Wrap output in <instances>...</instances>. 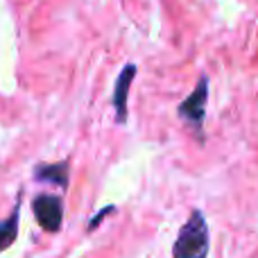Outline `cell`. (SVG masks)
I'll return each mask as SVG.
<instances>
[{
    "label": "cell",
    "mask_w": 258,
    "mask_h": 258,
    "mask_svg": "<svg viewBox=\"0 0 258 258\" xmlns=\"http://www.w3.org/2000/svg\"><path fill=\"white\" fill-rule=\"evenodd\" d=\"M209 224L202 211L192 209L172 245V258H206L209 256Z\"/></svg>",
    "instance_id": "cell-1"
},
{
    "label": "cell",
    "mask_w": 258,
    "mask_h": 258,
    "mask_svg": "<svg viewBox=\"0 0 258 258\" xmlns=\"http://www.w3.org/2000/svg\"><path fill=\"white\" fill-rule=\"evenodd\" d=\"M109 213H113V206H104V209H102V211H100V213H98V215H95V218H91V222H89V231H93V229H95V227H98V224H100V222H102V220H104V218H107V215H109Z\"/></svg>",
    "instance_id": "cell-7"
},
{
    "label": "cell",
    "mask_w": 258,
    "mask_h": 258,
    "mask_svg": "<svg viewBox=\"0 0 258 258\" xmlns=\"http://www.w3.org/2000/svg\"><path fill=\"white\" fill-rule=\"evenodd\" d=\"M68 161H59V163H41L34 168V179L36 181H45V183H54L59 188L68 186V172H71Z\"/></svg>",
    "instance_id": "cell-5"
},
{
    "label": "cell",
    "mask_w": 258,
    "mask_h": 258,
    "mask_svg": "<svg viewBox=\"0 0 258 258\" xmlns=\"http://www.w3.org/2000/svg\"><path fill=\"white\" fill-rule=\"evenodd\" d=\"M136 71L138 68L134 66V63H127L116 80V89H113V109H116V120L120 122V125L127 120V95H129V86H132L134 77H136Z\"/></svg>",
    "instance_id": "cell-4"
},
{
    "label": "cell",
    "mask_w": 258,
    "mask_h": 258,
    "mask_svg": "<svg viewBox=\"0 0 258 258\" xmlns=\"http://www.w3.org/2000/svg\"><path fill=\"white\" fill-rule=\"evenodd\" d=\"M21 197L16 200V209L12 211V215H9L7 220H3L0 222V254H3L5 249H9V247L16 242V236H18V218H21Z\"/></svg>",
    "instance_id": "cell-6"
},
{
    "label": "cell",
    "mask_w": 258,
    "mask_h": 258,
    "mask_svg": "<svg viewBox=\"0 0 258 258\" xmlns=\"http://www.w3.org/2000/svg\"><path fill=\"white\" fill-rule=\"evenodd\" d=\"M32 211L36 215V222L43 231L57 233L63 222V204L57 195H36L32 202Z\"/></svg>",
    "instance_id": "cell-3"
},
{
    "label": "cell",
    "mask_w": 258,
    "mask_h": 258,
    "mask_svg": "<svg viewBox=\"0 0 258 258\" xmlns=\"http://www.w3.org/2000/svg\"><path fill=\"white\" fill-rule=\"evenodd\" d=\"M206 100H209V77H200L195 91L179 104L177 113L186 125H190L197 134L202 132L204 125V116H206Z\"/></svg>",
    "instance_id": "cell-2"
}]
</instances>
